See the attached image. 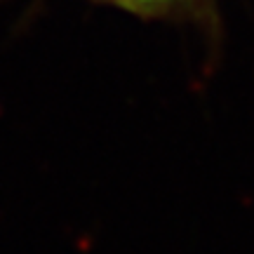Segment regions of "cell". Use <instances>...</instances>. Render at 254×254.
Segmentation results:
<instances>
[{
	"instance_id": "1",
	"label": "cell",
	"mask_w": 254,
	"mask_h": 254,
	"mask_svg": "<svg viewBox=\"0 0 254 254\" xmlns=\"http://www.w3.org/2000/svg\"><path fill=\"white\" fill-rule=\"evenodd\" d=\"M99 5L129 12L141 19H165V21H190L207 31L217 26V0H92Z\"/></svg>"
}]
</instances>
